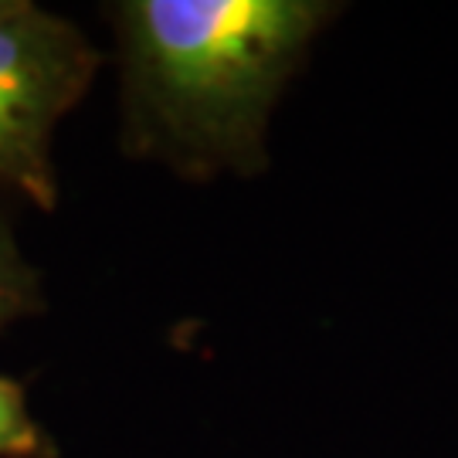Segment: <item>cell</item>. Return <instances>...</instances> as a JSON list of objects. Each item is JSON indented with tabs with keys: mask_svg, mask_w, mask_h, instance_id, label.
Here are the masks:
<instances>
[{
	"mask_svg": "<svg viewBox=\"0 0 458 458\" xmlns=\"http://www.w3.org/2000/svg\"><path fill=\"white\" fill-rule=\"evenodd\" d=\"M98 65L102 51L75 21L31 0L0 4V191L55 211V130Z\"/></svg>",
	"mask_w": 458,
	"mask_h": 458,
	"instance_id": "2",
	"label": "cell"
},
{
	"mask_svg": "<svg viewBox=\"0 0 458 458\" xmlns=\"http://www.w3.org/2000/svg\"><path fill=\"white\" fill-rule=\"evenodd\" d=\"M0 458H62L51 431L34 418L28 391L14 377L0 374Z\"/></svg>",
	"mask_w": 458,
	"mask_h": 458,
	"instance_id": "4",
	"label": "cell"
},
{
	"mask_svg": "<svg viewBox=\"0 0 458 458\" xmlns=\"http://www.w3.org/2000/svg\"><path fill=\"white\" fill-rule=\"evenodd\" d=\"M45 278L24 255L14 228L0 214V333L45 312Z\"/></svg>",
	"mask_w": 458,
	"mask_h": 458,
	"instance_id": "3",
	"label": "cell"
},
{
	"mask_svg": "<svg viewBox=\"0 0 458 458\" xmlns=\"http://www.w3.org/2000/svg\"><path fill=\"white\" fill-rule=\"evenodd\" d=\"M333 0H115L119 147L183 181L259 177L268 126Z\"/></svg>",
	"mask_w": 458,
	"mask_h": 458,
	"instance_id": "1",
	"label": "cell"
}]
</instances>
